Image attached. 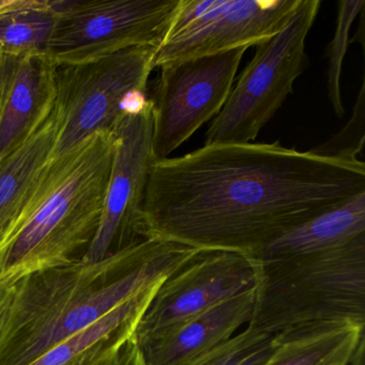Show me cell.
<instances>
[{
	"instance_id": "cell-1",
	"label": "cell",
	"mask_w": 365,
	"mask_h": 365,
	"mask_svg": "<svg viewBox=\"0 0 365 365\" xmlns=\"http://www.w3.org/2000/svg\"><path fill=\"white\" fill-rule=\"evenodd\" d=\"M365 192L362 160L271 144H217L155 160L144 202L147 239L256 259L279 237Z\"/></svg>"
},
{
	"instance_id": "cell-2",
	"label": "cell",
	"mask_w": 365,
	"mask_h": 365,
	"mask_svg": "<svg viewBox=\"0 0 365 365\" xmlns=\"http://www.w3.org/2000/svg\"><path fill=\"white\" fill-rule=\"evenodd\" d=\"M200 249L149 238L98 262L31 273L16 284L0 332V365H29L40 356L161 283Z\"/></svg>"
},
{
	"instance_id": "cell-3",
	"label": "cell",
	"mask_w": 365,
	"mask_h": 365,
	"mask_svg": "<svg viewBox=\"0 0 365 365\" xmlns=\"http://www.w3.org/2000/svg\"><path fill=\"white\" fill-rule=\"evenodd\" d=\"M115 135L101 131L53 159L0 232V283L83 262L103 212Z\"/></svg>"
},
{
	"instance_id": "cell-4",
	"label": "cell",
	"mask_w": 365,
	"mask_h": 365,
	"mask_svg": "<svg viewBox=\"0 0 365 365\" xmlns=\"http://www.w3.org/2000/svg\"><path fill=\"white\" fill-rule=\"evenodd\" d=\"M258 262L247 328L275 335L324 322L365 324V237L333 251Z\"/></svg>"
},
{
	"instance_id": "cell-5",
	"label": "cell",
	"mask_w": 365,
	"mask_h": 365,
	"mask_svg": "<svg viewBox=\"0 0 365 365\" xmlns=\"http://www.w3.org/2000/svg\"><path fill=\"white\" fill-rule=\"evenodd\" d=\"M157 51L136 46L56 68L61 128L52 160L98 132L114 131L125 114L144 106Z\"/></svg>"
},
{
	"instance_id": "cell-6",
	"label": "cell",
	"mask_w": 365,
	"mask_h": 365,
	"mask_svg": "<svg viewBox=\"0 0 365 365\" xmlns=\"http://www.w3.org/2000/svg\"><path fill=\"white\" fill-rule=\"evenodd\" d=\"M320 6V0H301L283 29L255 46L253 59L209 125L204 146L247 144L256 140L294 93L297 78L309 67L305 41Z\"/></svg>"
},
{
	"instance_id": "cell-7",
	"label": "cell",
	"mask_w": 365,
	"mask_h": 365,
	"mask_svg": "<svg viewBox=\"0 0 365 365\" xmlns=\"http://www.w3.org/2000/svg\"><path fill=\"white\" fill-rule=\"evenodd\" d=\"M181 0H57L54 31L43 55L61 66L95 61L165 40Z\"/></svg>"
},
{
	"instance_id": "cell-8",
	"label": "cell",
	"mask_w": 365,
	"mask_h": 365,
	"mask_svg": "<svg viewBox=\"0 0 365 365\" xmlns=\"http://www.w3.org/2000/svg\"><path fill=\"white\" fill-rule=\"evenodd\" d=\"M247 48L160 66L153 102L155 160L168 159L225 106Z\"/></svg>"
},
{
	"instance_id": "cell-9",
	"label": "cell",
	"mask_w": 365,
	"mask_h": 365,
	"mask_svg": "<svg viewBox=\"0 0 365 365\" xmlns=\"http://www.w3.org/2000/svg\"><path fill=\"white\" fill-rule=\"evenodd\" d=\"M115 153L97 235L83 262L115 255L147 240L144 202L153 151V102L127 114L114 129Z\"/></svg>"
},
{
	"instance_id": "cell-10",
	"label": "cell",
	"mask_w": 365,
	"mask_h": 365,
	"mask_svg": "<svg viewBox=\"0 0 365 365\" xmlns=\"http://www.w3.org/2000/svg\"><path fill=\"white\" fill-rule=\"evenodd\" d=\"M258 279V260L238 252L200 250L160 284L136 324V343L142 345L226 299L253 289Z\"/></svg>"
},
{
	"instance_id": "cell-11",
	"label": "cell",
	"mask_w": 365,
	"mask_h": 365,
	"mask_svg": "<svg viewBox=\"0 0 365 365\" xmlns=\"http://www.w3.org/2000/svg\"><path fill=\"white\" fill-rule=\"evenodd\" d=\"M300 4L301 0H207L198 18L162 42L155 67L256 46L279 33Z\"/></svg>"
},
{
	"instance_id": "cell-12",
	"label": "cell",
	"mask_w": 365,
	"mask_h": 365,
	"mask_svg": "<svg viewBox=\"0 0 365 365\" xmlns=\"http://www.w3.org/2000/svg\"><path fill=\"white\" fill-rule=\"evenodd\" d=\"M255 288L226 299L174 330L138 345L146 365H189L230 341L251 320Z\"/></svg>"
},
{
	"instance_id": "cell-13",
	"label": "cell",
	"mask_w": 365,
	"mask_h": 365,
	"mask_svg": "<svg viewBox=\"0 0 365 365\" xmlns=\"http://www.w3.org/2000/svg\"><path fill=\"white\" fill-rule=\"evenodd\" d=\"M56 68L44 55L18 58L0 113V164L34 135L54 110Z\"/></svg>"
},
{
	"instance_id": "cell-14",
	"label": "cell",
	"mask_w": 365,
	"mask_h": 365,
	"mask_svg": "<svg viewBox=\"0 0 365 365\" xmlns=\"http://www.w3.org/2000/svg\"><path fill=\"white\" fill-rule=\"evenodd\" d=\"M161 283L147 288L95 324L63 339L29 365H97L134 334L138 320Z\"/></svg>"
},
{
	"instance_id": "cell-15",
	"label": "cell",
	"mask_w": 365,
	"mask_h": 365,
	"mask_svg": "<svg viewBox=\"0 0 365 365\" xmlns=\"http://www.w3.org/2000/svg\"><path fill=\"white\" fill-rule=\"evenodd\" d=\"M365 237V192L267 245L256 260L285 259L333 251Z\"/></svg>"
},
{
	"instance_id": "cell-16",
	"label": "cell",
	"mask_w": 365,
	"mask_h": 365,
	"mask_svg": "<svg viewBox=\"0 0 365 365\" xmlns=\"http://www.w3.org/2000/svg\"><path fill=\"white\" fill-rule=\"evenodd\" d=\"M365 324L324 322L275 334L274 349L264 365H349L364 337Z\"/></svg>"
},
{
	"instance_id": "cell-17",
	"label": "cell",
	"mask_w": 365,
	"mask_h": 365,
	"mask_svg": "<svg viewBox=\"0 0 365 365\" xmlns=\"http://www.w3.org/2000/svg\"><path fill=\"white\" fill-rule=\"evenodd\" d=\"M59 128L55 106L40 129L0 164V232L24 206L52 161Z\"/></svg>"
},
{
	"instance_id": "cell-18",
	"label": "cell",
	"mask_w": 365,
	"mask_h": 365,
	"mask_svg": "<svg viewBox=\"0 0 365 365\" xmlns=\"http://www.w3.org/2000/svg\"><path fill=\"white\" fill-rule=\"evenodd\" d=\"M56 18V1L8 0L0 11V55H43Z\"/></svg>"
},
{
	"instance_id": "cell-19",
	"label": "cell",
	"mask_w": 365,
	"mask_h": 365,
	"mask_svg": "<svg viewBox=\"0 0 365 365\" xmlns=\"http://www.w3.org/2000/svg\"><path fill=\"white\" fill-rule=\"evenodd\" d=\"M275 335L245 328L223 345L189 365H264L274 349ZM97 365H146L134 334Z\"/></svg>"
},
{
	"instance_id": "cell-20",
	"label": "cell",
	"mask_w": 365,
	"mask_h": 365,
	"mask_svg": "<svg viewBox=\"0 0 365 365\" xmlns=\"http://www.w3.org/2000/svg\"><path fill=\"white\" fill-rule=\"evenodd\" d=\"M364 0H341L337 3V20L334 36L329 43L327 56L329 57L328 87L329 99L337 117L345 114L341 93V76L344 59L350 44L349 33L352 23L363 11Z\"/></svg>"
},
{
	"instance_id": "cell-21",
	"label": "cell",
	"mask_w": 365,
	"mask_h": 365,
	"mask_svg": "<svg viewBox=\"0 0 365 365\" xmlns=\"http://www.w3.org/2000/svg\"><path fill=\"white\" fill-rule=\"evenodd\" d=\"M363 147H364V83L361 86L349 123L336 135L309 151L322 157L359 160L358 155L362 153Z\"/></svg>"
},
{
	"instance_id": "cell-22",
	"label": "cell",
	"mask_w": 365,
	"mask_h": 365,
	"mask_svg": "<svg viewBox=\"0 0 365 365\" xmlns=\"http://www.w3.org/2000/svg\"><path fill=\"white\" fill-rule=\"evenodd\" d=\"M16 61H18V58H14V57L0 55V113H1L6 91H7L8 84H9L10 78H11L14 68H16Z\"/></svg>"
},
{
	"instance_id": "cell-23",
	"label": "cell",
	"mask_w": 365,
	"mask_h": 365,
	"mask_svg": "<svg viewBox=\"0 0 365 365\" xmlns=\"http://www.w3.org/2000/svg\"><path fill=\"white\" fill-rule=\"evenodd\" d=\"M14 292L16 284L0 283V332L9 315Z\"/></svg>"
},
{
	"instance_id": "cell-24",
	"label": "cell",
	"mask_w": 365,
	"mask_h": 365,
	"mask_svg": "<svg viewBox=\"0 0 365 365\" xmlns=\"http://www.w3.org/2000/svg\"><path fill=\"white\" fill-rule=\"evenodd\" d=\"M364 348L365 339H363L356 347L349 365H364Z\"/></svg>"
},
{
	"instance_id": "cell-25",
	"label": "cell",
	"mask_w": 365,
	"mask_h": 365,
	"mask_svg": "<svg viewBox=\"0 0 365 365\" xmlns=\"http://www.w3.org/2000/svg\"><path fill=\"white\" fill-rule=\"evenodd\" d=\"M8 0H0V11L6 7Z\"/></svg>"
}]
</instances>
